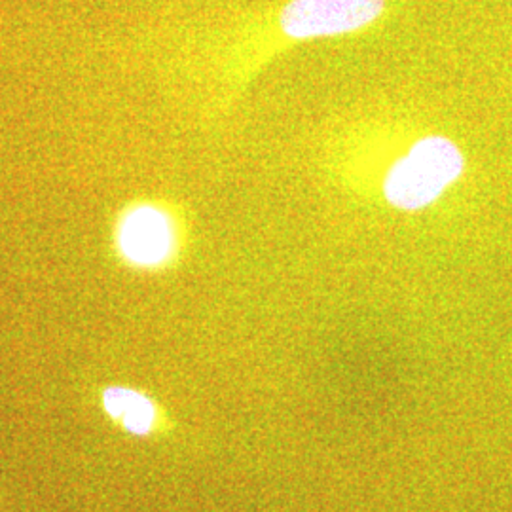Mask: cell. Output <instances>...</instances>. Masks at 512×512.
Listing matches in <instances>:
<instances>
[{
    "instance_id": "cell-2",
    "label": "cell",
    "mask_w": 512,
    "mask_h": 512,
    "mask_svg": "<svg viewBox=\"0 0 512 512\" xmlns=\"http://www.w3.org/2000/svg\"><path fill=\"white\" fill-rule=\"evenodd\" d=\"M385 0H291L281 12V29L296 40L340 37L374 23Z\"/></svg>"
},
{
    "instance_id": "cell-4",
    "label": "cell",
    "mask_w": 512,
    "mask_h": 512,
    "mask_svg": "<svg viewBox=\"0 0 512 512\" xmlns=\"http://www.w3.org/2000/svg\"><path fill=\"white\" fill-rule=\"evenodd\" d=\"M101 404L110 420L131 437H148L156 431L158 406L137 389L110 385L101 395Z\"/></svg>"
},
{
    "instance_id": "cell-1",
    "label": "cell",
    "mask_w": 512,
    "mask_h": 512,
    "mask_svg": "<svg viewBox=\"0 0 512 512\" xmlns=\"http://www.w3.org/2000/svg\"><path fill=\"white\" fill-rule=\"evenodd\" d=\"M463 171L465 158L454 141L423 137L387 171L385 200L401 211H421L437 202Z\"/></svg>"
},
{
    "instance_id": "cell-3",
    "label": "cell",
    "mask_w": 512,
    "mask_h": 512,
    "mask_svg": "<svg viewBox=\"0 0 512 512\" xmlns=\"http://www.w3.org/2000/svg\"><path fill=\"white\" fill-rule=\"evenodd\" d=\"M177 245V226L158 205H135L118 222V253L135 268H162L177 253Z\"/></svg>"
}]
</instances>
